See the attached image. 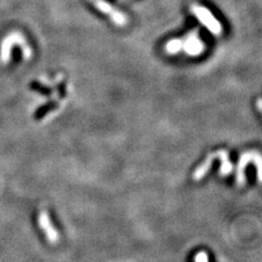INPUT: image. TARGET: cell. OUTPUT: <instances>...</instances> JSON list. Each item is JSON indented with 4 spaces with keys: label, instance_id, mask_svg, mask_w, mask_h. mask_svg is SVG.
Here are the masks:
<instances>
[{
    "label": "cell",
    "instance_id": "obj_11",
    "mask_svg": "<svg viewBox=\"0 0 262 262\" xmlns=\"http://www.w3.org/2000/svg\"><path fill=\"white\" fill-rule=\"evenodd\" d=\"M208 261H209L208 255H207V252H204V251L198 252L195 257V262H208Z\"/></svg>",
    "mask_w": 262,
    "mask_h": 262
},
{
    "label": "cell",
    "instance_id": "obj_4",
    "mask_svg": "<svg viewBox=\"0 0 262 262\" xmlns=\"http://www.w3.org/2000/svg\"><path fill=\"white\" fill-rule=\"evenodd\" d=\"M89 1L93 4L98 11L105 13V15H108L111 20L115 24L124 26L128 23V17L126 16L125 13L117 10L116 8H114L111 3L105 1V0H89Z\"/></svg>",
    "mask_w": 262,
    "mask_h": 262
},
{
    "label": "cell",
    "instance_id": "obj_3",
    "mask_svg": "<svg viewBox=\"0 0 262 262\" xmlns=\"http://www.w3.org/2000/svg\"><path fill=\"white\" fill-rule=\"evenodd\" d=\"M181 51H185L188 56H199L205 49V44L199 38V31L194 30L188 33L185 37H181Z\"/></svg>",
    "mask_w": 262,
    "mask_h": 262
},
{
    "label": "cell",
    "instance_id": "obj_9",
    "mask_svg": "<svg viewBox=\"0 0 262 262\" xmlns=\"http://www.w3.org/2000/svg\"><path fill=\"white\" fill-rule=\"evenodd\" d=\"M60 104L57 102V100H52V102L47 103L46 105H43L42 107H39L36 112L34 114V118L35 119H42V118L45 117L48 113L56 111L57 108H59Z\"/></svg>",
    "mask_w": 262,
    "mask_h": 262
},
{
    "label": "cell",
    "instance_id": "obj_6",
    "mask_svg": "<svg viewBox=\"0 0 262 262\" xmlns=\"http://www.w3.org/2000/svg\"><path fill=\"white\" fill-rule=\"evenodd\" d=\"M215 159H216V152H212V153H210V154H208V156L205 157V160L198 166V167L196 168L194 174H192V178H194V180L196 181L201 180V179L207 175L210 168L212 167V164Z\"/></svg>",
    "mask_w": 262,
    "mask_h": 262
},
{
    "label": "cell",
    "instance_id": "obj_5",
    "mask_svg": "<svg viewBox=\"0 0 262 262\" xmlns=\"http://www.w3.org/2000/svg\"><path fill=\"white\" fill-rule=\"evenodd\" d=\"M38 224L39 226H41L43 231H45L47 239L49 240L51 244H56L57 242H58V239H59L58 233H57V230L54 229V226H52L49 215H48V213L45 209L41 210V212H39Z\"/></svg>",
    "mask_w": 262,
    "mask_h": 262
},
{
    "label": "cell",
    "instance_id": "obj_13",
    "mask_svg": "<svg viewBox=\"0 0 262 262\" xmlns=\"http://www.w3.org/2000/svg\"><path fill=\"white\" fill-rule=\"evenodd\" d=\"M256 107L258 109V112L260 113V115L262 116V98H258L256 100Z\"/></svg>",
    "mask_w": 262,
    "mask_h": 262
},
{
    "label": "cell",
    "instance_id": "obj_12",
    "mask_svg": "<svg viewBox=\"0 0 262 262\" xmlns=\"http://www.w3.org/2000/svg\"><path fill=\"white\" fill-rule=\"evenodd\" d=\"M58 92H59V98H64L65 96H66V84H65V82L59 83Z\"/></svg>",
    "mask_w": 262,
    "mask_h": 262
},
{
    "label": "cell",
    "instance_id": "obj_1",
    "mask_svg": "<svg viewBox=\"0 0 262 262\" xmlns=\"http://www.w3.org/2000/svg\"><path fill=\"white\" fill-rule=\"evenodd\" d=\"M15 45H19L23 52V57L25 59L31 58L32 56V49L28 45V42L23 37V35L21 33H11L10 35L3 39L1 44V49H0V63L2 65L8 64V61L10 60L11 57V49Z\"/></svg>",
    "mask_w": 262,
    "mask_h": 262
},
{
    "label": "cell",
    "instance_id": "obj_2",
    "mask_svg": "<svg viewBox=\"0 0 262 262\" xmlns=\"http://www.w3.org/2000/svg\"><path fill=\"white\" fill-rule=\"evenodd\" d=\"M190 10L196 16V19L199 20L200 23H202L213 35L218 36V35L222 34L223 26L221 24V22L214 16L213 13L210 11L208 8L201 6V4L198 3H194L191 4Z\"/></svg>",
    "mask_w": 262,
    "mask_h": 262
},
{
    "label": "cell",
    "instance_id": "obj_7",
    "mask_svg": "<svg viewBox=\"0 0 262 262\" xmlns=\"http://www.w3.org/2000/svg\"><path fill=\"white\" fill-rule=\"evenodd\" d=\"M216 159L221 162V168H220V175L223 177L227 176L233 170V163L229 159V153L226 150H218L216 151Z\"/></svg>",
    "mask_w": 262,
    "mask_h": 262
},
{
    "label": "cell",
    "instance_id": "obj_10",
    "mask_svg": "<svg viewBox=\"0 0 262 262\" xmlns=\"http://www.w3.org/2000/svg\"><path fill=\"white\" fill-rule=\"evenodd\" d=\"M31 89H32L33 91H36V92H38L39 94L45 95V96H51V94H52V91L49 89V87L44 86L43 84H41V83L36 82V81L31 83Z\"/></svg>",
    "mask_w": 262,
    "mask_h": 262
},
{
    "label": "cell",
    "instance_id": "obj_8",
    "mask_svg": "<svg viewBox=\"0 0 262 262\" xmlns=\"http://www.w3.org/2000/svg\"><path fill=\"white\" fill-rule=\"evenodd\" d=\"M249 163H253L257 168V176L262 182V154L258 151H247Z\"/></svg>",
    "mask_w": 262,
    "mask_h": 262
}]
</instances>
